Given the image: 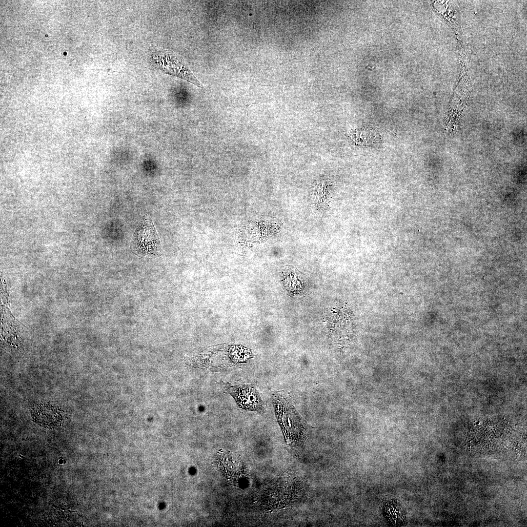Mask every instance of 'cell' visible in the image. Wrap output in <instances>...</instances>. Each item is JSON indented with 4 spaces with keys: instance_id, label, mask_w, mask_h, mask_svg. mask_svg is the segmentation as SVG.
I'll return each instance as SVG.
<instances>
[{
    "instance_id": "6da1fadb",
    "label": "cell",
    "mask_w": 527,
    "mask_h": 527,
    "mask_svg": "<svg viewBox=\"0 0 527 527\" xmlns=\"http://www.w3.org/2000/svg\"><path fill=\"white\" fill-rule=\"evenodd\" d=\"M271 397L275 415L286 442L292 448L298 449L307 436L306 424L284 396L274 393Z\"/></svg>"
},
{
    "instance_id": "7a4b0ae2",
    "label": "cell",
    "mask_w": 527,
    "mask_h": 527,
    "mask_svg": "<svg viewBox=\"0 0 527 527\" xmlns=\"http://www.w3.org/2000/svg\"><path fill=\"white\" fill-rule=\"evenodd\" d=\"M224 391L231 395L238 406L243 409L260 413L265 412V405L256 387L251 385H232L221 381Z\"/></svg>"
},
{
    "instance_id": "3957f363",
    "label": "cell",
    "mask_w": 527,
    "mask_h": 527,
    "mask_svg": "<svg viewBox=\"0 0 527 527\" xmlns=\"http://www.w3.org/2000/svg\"><path fill=\"white\" fill-rule=\"evenodd\" d=\"M155 57L159 66L166 73L185 80L197 86L203 87L202 83L192 73L187 66L176 55L168 51L160 52Z\"/></svg>"
},
{
    "instance_id": "277c9868",
    "label": "cell",
    "mask_w": 527,
    "mask_h": 527,
    "mask_svg": "<svg viewBox=\"0 0 527 527\" xmlns=\"http://www.w3.org/2000/svg\"><path fill=\"white\" fill-rule=\"evenodd\" d=\"M139 248H154L159 242L154 226L150 220L146 219L141 223L134 233L133 242Z\"/></svg>"
},
{
    "instance_id": "5b68a950",
    "label": "cell",
    "mask_w": 527,
    "mask_h": 527,
    "mask_svg": "<svg viewBox=\"0 0 527 527\" xmlns=\"http://www.w3.org/2000/svg\"><path fill=\"white\" fill-rule=\"evenodd\" d=\"M385 516L391 524L399 526L403 524L405 515L401 507L396 503H389L385 505Z\"/></svg>"
}]
</instances>
